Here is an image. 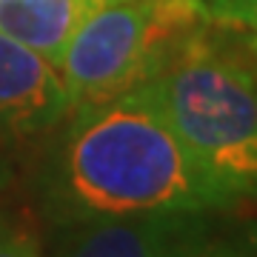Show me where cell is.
Segmentation results:
<instances>
[{
	"mask_svg": "<svg viewBox=\"0 0 257 257\" xmlns=\"http://www.w3.org/2000/svg\"><path fill=\"white\" fill-rule=\"evenodd\" d=\"M52 135L37 169V200L52 226L237 209L197 175L146 83L74 106Z\"/></svg>",
	"mask_w": 257,
	"mask_h": 257,
	"instance_id": "6da1fadb",
	"label": "cell"
},
{
	"mask_svg": "<svg viewBox=\"0 0 257 257\" xmlns=\"http://www.w3.org/2000/svg\"><path fill=\"white\" fill-rule=\"evenodd\" d=\"M197 175L226 203H257V63L246 37L203 29L146 83Z\"/></svg>",
	"mask_w": 257,
	"mask_h": 257,
	"instance_id": "7a4b0ae2",
	"label": "cell"
},
{
	"mask_svg": "<svg viewBox=\"0 0 257 257\" xmlns=\"http://www.w3.org/2000/svg\"><path fill=\"white\" fill-rule=\"evenodd\" d=\"M211 23L206 0H106L57 60L69 111L149 83Z\"/></svg>",
	"mask_w": 257,
	"mask_h": 257,
	"instance_id": "3957f363",
	"label": "cell"
},
{
	"mask_svg": "<svg viewBox=\"0 0 257 257\" xmlns=\"http://www.w3.org/2000/svg\"><path fill=\"white\" fill-rule=\"evenodd\" d=\"M55 229L52 257H257V217L240 209L152 211Z\"/></svg>",
	"mask_w": 257,
	"mask_h": 257,
	"instance_id": "277c9868",
	"label": "cell"
},
{
	"mask_svg": "<svg viewBox=\"0 0 257 257\" xmlns=\"http://www.w3.org/2000/svg\"><path fill=\"white\" fill-rule=\"evenodd\" d=\"M69 114L55 63L0 35V186L37 155Z\"/></svg>",
	"mask_w": 257,
	"mask_h": 257,
	"instance_id": "5b68a950",
	"label": "cell"
},
{
	"mask_svg": "<svg viewBox=\"0 0 257 257\" xmlns=\"http://www.w3.org/2000/svg\"><path fill=\"white\" fill-rule=\"evenodd\" d=\"M106 0H0V35L55 63L69 40Z\"/></svg>",
	"mask_w": 257,
	"mask_h": 257,
	"instance_id": "8992f818",
	"label": "cell"
},
{
	"mask_svg": "<svg viewBox=\"0 0 257 257\" xmlns=\"http://www.w3.org/2000/svg\"><path fill=\"white\" fill-rule=\"evenodd\" d=\"M217 26L257 35V0H206Z\"/></svg>",
	"mask_w": 257,
	"mask_h": 257,
	"instance_id": "52a82bcc",
	"label": "cell"
},
{
	"mask_svg": "<svg viewBox=\"0 0 257 257\" xmlns=\"http://www.w3.org/2000/svg\"><path fill=\"white\" fill-rule=\"evenodd\" d=\"M0 257H43V251L29 231L9 229L0 237Z\"/></svg>",
	"mask_w": 257,
	"mask_h": 257,
	"instance_id": "ba28073f",
	"label": "cell"
},
{
	"mask_svg": "<svg viewBox=\"0 0 257 257\" xmlns=\"http://www.w3.org/2000/svg\"><path fill=\"white\" fill-rule=\"evenodd\" d=\"M246 43H248V49H251V57H254V63H257V35H248Z\"/></svg>",
	"mask_w": 257,
	"mask_h": 257,
	"instance_id": "9c48e42d",
	"label": "cell"
},
{
	"mask_svg": "<svg viewBox=\"0 0 257 257\" xmlns=\"http://www.w3.org/2000/svg\"><path fill=\"white\" fill-rule=\"evenodd\" d=\"M9 229H12V226H9V220H6V217L0 214V237H3V234H6Z\"/></svg>",
	"mask_w": 257,
	"mask_h": 257,
	"instance_id": "30bf717a",
	"label": "cell"
}]
</instances>
